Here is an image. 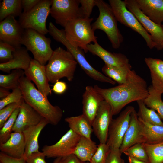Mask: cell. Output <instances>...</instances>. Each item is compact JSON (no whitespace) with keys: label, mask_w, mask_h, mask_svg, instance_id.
<instances>
[{"label":"cell","mask_w":163,"mask_h":163,"mask_svg":"<svg viewBox=\"0 0 163 163\" xmlns=\"http://www.w3.org/2000/svg\"><path fill=\"white\" fill-rule=\"evenodd\" d=\"M94 87L110 105L113 114L119 113L126 105L134 101L144 100L149 91L146 81L133 70H131L125 83L109 88Z\"/></svg>","instance_id":"1"},{"label":"cell","mask_w":163,"mask_h":163,"mask_svg":"<svg viewBox=\"0 0 163 163\" xmlns=\"http://www.w3.org/2000/svg\"><path fill=\"white\" fill-rule=\"evenodd\" d=\"M19 84L25 101L46 119L49 124H58L63 116L61 109L58 106L52 105L47 97L39 91L26 76H24L20 78Z\"/></svg>","instance_id":"2"},{"label":"cell","mask_w":163,"mask_h":163,"mask_svg":"<svg viewBox=\"0 0 163 163\" xmlns=\"http://www.w3.org/2000/svg\"><path fill=\"white\" fill-rule=\"evenodd\" d=\"M78 64L75 59L68 50L59 47L54 51L45 65L49 82L54 83L65 77L72 81L74 78Z\"/></svg>","instance_id":"3"},{"label":"cell","mask_w":163,"mask_h":163,"mask_svg":"<svg viewBox=\"0 0 163 163\" xmlns=\"http://www.w3.org/2000/svg\"><path fill=\"white\" fill-rule=\"evenodd\" d=\"M99 14L96 21L91 24L94 31L99 29L104 32L112 47L119 48L123 40V37L117 27V20L109 4L102 0H95Z\"/></svg>","instance_id":"4"},{"label":"cell","mask_w":163,"mask_h":163,"mask_svg":"<svg viewBox=\"0 0 163 163\" xmlns=\"http://www.w3.org/2000/svg\"><path fill=\"white\" fill-rule=\"evenodd\" d=\"M94 19L80 18L68 23L64 27L67 40L73 46L88 52L87 46L91 42H97L91 23Z\"/></svg>","instance_id":"5"},{"label":"cell","mask_w":163,"mask_h":163,"mask_svg":"<svg viewBox=\"0 0 163 163\" xmlns=\"http://www.w3.org/2000/svg\"><path fill=\"white\" fill-rule=\"evenodd\" d=\"M51 42L50 39L44 35L30 29H24L21 42V45H24L32 53L34 59L44 66L53 52L50 46Z\"/></svg>","instance_id":"6"},{"label":"cell","mask_w":163,"mask_h":163,"mask_svg":"<svg viewBox=\"0 0 163 163\" xmlns=\"http://www.w3.org/2000/svg\"><path fill=\"white\" fill-rule=\"evenodd\" d=\"M52 0H41L33 8L22 12L18 22L24 29H32L45 35L49 33L46 21L50 13Z\"/></svg>","instance_id":"7"},{"label":"cell","mask_w":163,"mask_h":163,"mask_svg":"<svg viewBox=\"0 0 163 163\" xmlns=\"http://www.w3.org/2000/svg\"><path fill=\"white\" fill-rule=\"evenodd\" d=\"M109 2L117 21L140 34L145 40L147 45L152 49L156 44L150 34L145 30L135 16L127 8L124 1L109 0Z\"/></svg>","instance_id":"8"},{"label":"cell","mask_w":163,"mask_h":163,"mask_svg":"<svg viewBox=\"0 0 163 163\" xmlns=\"http://www.w3.org/2000/svg\"><path fill=\"white\" fill-rule=\"evenodd\" d=\"M78 0H52L50 14L56 23L64 27L69 22L82 18Z\"/></svg>","instance_id":"9"},{"label":"cell","mask_w":163,"mask_h":163,"mask_svg":"<svg viewBox=\"0 0 163 163\" xmlns=\"http://www.w3.org/2000/svg\"><path fill=\"white\" fill-rule=\"evenodd\" d=\"M132 106L127 107L110 125L106 144L111 148H120L124 135L129 125L131 115L134 109Z\"/></svg>","instance_id":"10"},{"label":"cell","mask_w":163,"mask_h":163,"mask_svg":"<svg viewBox=\"0 0 163 163\" xmlns=\"http://www.w3.org/2000/svg\"><path fill=\"white\" fill-rule=\"evenodd\" d=\"M127 9L136 18L142 26L152 37L156 44L155 48L161 50L163 48V29L162 25L155 23L141 11L136 0H125Z\"/></svg>","instance_id":"11"},{"label":"cell","mask_w":163,"mask_h":163,"mask_svg":"<svg viewBox=\"0 0 163 163\" xmlns=\"http://www.w3.org/2000/svg\"><path fill=\"white\" fill-rule=\"evenodd\" d=\"M81 136L69 129L55 144L44 146L42 149L46 157L63 158L73 154Z\"/></svg>","instance_id":"12"},{"label":"cell","mask_w":163,"mask_h":163,"mask_svg":"<svg viewBox=\"0 0 163 163\" xmlns=\"http://www.w3.org/2000/svg\"><path fill=\"white\" fill-rule=\"evenodd\" d=\"M113 116L111 108L105 100L102 101L92 124L95 135L100 143H106L110 125Z\"/></svg>","instance_id":"13"},{"label":"cell","mask_w":163,"mask_h":163,"mask_svg":"<svg viewBox=\"0 0 163 163\" xmlns=\"http://www.w3.org/2000/svg\"><path fill=\"white\" fill-rule=\"evenodd\" d=\"M24 30L15 17L9 16L0 22V40L15 48L20 47Z\"/></svg>","instance_id":"14"},{"label":"cell","mask_w":163,"mask_h":163,"mask_svg":"<svg viewBox=\"0 0 163 163\" xmlns=\"http://www.w3.org/2000/svg\"><path fill=\"white\" fill-rule=\"evenodd\" d=\"M24 71L25 75L36 85L37 89L44 96H47L51 93L47 77L45 66L32 59L28 68Z\"/></svg>","instance_id":"15"},{"label":"cell","mask_w":163,"mask_h":163,"mask_svg":"<svg viewBox=\"0 0 163 163\" xmlns=\"http://www.w3.org/2000/svg\"><path fill=\"white\" fill-rule=\"evenodd\" d=\"M104 100L93 86H87L86 87L82 95V114L91 126L100 105Z\"/></svg>","instance_id":"16"},{"label":"cell","mask_w":163,"mask_h":163,"mask_svg":"<svg viewBox=\"0 0 163 163\" xmlns=\"http://www.w3.org/2000/svg\"><path fill=\"white\" fill-rule=\"evenodd\" d=\"M43 118L24 100L20 107L12 131L13 132L22 133L28 127L38 124Z\"/></svg>","instance_id":"17"},{"label":"cell","mask_w":163,"mask_h":163,"mask_svg":"<svg viewBox=\"0 0 163 163\" xmlns=\"http://www.w3.org/2000/svg\"><path fill=\"white\" fill-rule=\"evenodd\" d=\"M49 123L43 118L37 124L30 126L22 132L25 142V150L24 158L25 159L32 154L39 152L38 138L42 129Z\"/></svg>","instance_id":"18"},{"label":"cell","mask_w":163,"mask_h":163,"mask_svg":"<svg viewBox=\"0 0 163 163\" xmlns=\"http://www.w3.org/2000/svg\"><path fill=\"white\" fill-rule=\"evenodd\" d=\"M28 51L26 48L21 46L15 48L11 59L7 62L0 63V70L8 74L14 69L26 70L29 66L32 59Z\"/></svg>","instance_id":"19"},{"label":"cell","mask_w":163,"mask_h":163,"mask_svg":"<svg viewBox=\"0 0 163 163\" xmlns=\"http://www.w3.org/2000/svg\"><path fill=\"white\" fill-rule=\"evenodd\" d=\"M0 150L12 157L24 158L25 150V142L22 133L13 132L5 142L0 144Z\"/></svg>","instance_id":"20"},{"label":"cell","mask_w":163,"mask_h":163,"mask_svg":"<svg viewBox=\"0 0 163 163\" xmlns=\"http://www.w3.org/2000/svg\"><path fill=\"white\" fill-rule=\"evenodd\" d=\"M87 49L88 51L101 59L105 64L121 66L129 63L128 59L125 55L119 53H111L103 48L97 42L89 44Z\"/></svg>","instance_id":"21"},{"label":"cell","mask_w":163,"mask_h":163,"mask_svg":"<svg viewBox=\"0 0 163 163\" xmlns=\"http://www.w3.org/2000/svg\"><path fill=\"white\" fill-rule=\"evenodd\" d=\"M138 118L139 143L155 144L163 142V126L149 124Z\"/></svg>","instance_id":"22"},{"label":"cell","mask_w":163,"mask_h":163,"mask_svg":"<svg viewBox=\"0 0 163 163\" xmlns=\"http://www.w3.org/2000/svg\"><path fill=\"white\" fill-rule=\"evenodd\" d=\"M142 12L157 24L163 22V0H136Z\"/></svg>","instance_id":"23"},{"label":"cell","mask_w":163,"mask_h":163,"mask_svg":"<svg viewBox=\"0 0 163 163\" xmlns=\"http://www.w3.org/2000/svg\"><path fill=\"white\" fill-rule=\"evenodd\" d=\"M145 61L150 72L152 88L163 93V61L151 57L146 58Z\"/></svg>","instance_id":"24"},{"label":"cell","mask_w":163,"mask_h":163,"mask_svg":"<svg viewBox=\"0 0 163 163\" xmlns=\"http://www.w3.org/2000/svg\"><path fill=\"white\" fill-rule=\"evenodd\" d=\"M139 132L138 118L134 109L131 113L129 127L124 135L120 148V151L122 153L132 145L139 143Z\"/></svg>","instance_id":"25"},{"label":"cell","mask_w":163,"mask_h":163,"mask_svg":"<svg viewBox=\"0 0 163 163\" xmlns=\"http://www.w3.org/2000/svg\"><path fill=\"white\" fill-rule=\"evenodd\" d=\"M65 121L68 123L70 129L75 133L80 136L91 139L92 127L83 115L66 117Z\"/></svg>","instance_id":"26"},{"label":"cell","mask_w":163,"mask_h":163,"mask_svg":"<svg viewBox=\"0 0 163 163\" xmlns=\"http://www.w3.org/2000/svg\"><path fill=\"white\" fill-rule=\"evenodd\" d=\"M97 147L91 139L81 136L73 154L83 162H90Z\"/></svg>","instance_id":"27"},{"label":"cell","mask_w":163,"mask_h":163,"mask_svg":"<svg viewBox=\"0 0 163 163\" xmlns=\"http://www.w3.org/2000/svg\"><path fill=\"white\" fill-rule=\"evenodd\" d=\"M131 68L129 63L121 66H112L105 64L102 70L106 76L120 85L126 81Z\"/></svg>","instance_id":"28"},{"label":"cell","mask_w":163,"mask_h":163,"mask_svg":"<svg viewBox=\"0 0 163 163\" xmlns=\"http://www.w3.org/2000/svg\"><path fill=\"white\" fill-rule=\"evenodd\" d=\"M22 9L21 0H3L0 5V22L9 16L19 17Z\"/></svg>","instance_id":"29"},{"label":"cell","mask_w":163,"mask_h":163,"mask_svg":"<svg viewBox=\"0 0 163 163\" xmlns=\"http://www.w3.org/2000/svg\"><path fill=\"white\" fill-rule=\"evenodd\" d=\"M136 101L139 107L137 113L139 118L149 124L163 126V122L155 110L147 108L142 100Z\"/></svg>","instance_id":"30"},{"label":"cell","mask_w":163,"mask_h":163,"mask_svg":"<svg viewBox=\"0 0 163 163\" xmlns=\"http://www.w3.org/2000/svg\"><path fill=\"white\" fill-rule=\"evenodd\" d=\"M25 75L23 70H12L10 73L6 75H0V87L12 90L19 88L20 78Z\"/></svg>","instance_id":"31"},{"label":"cell","mask_w":163,"mask_h":163,"mask_svg":"<svg viewBox=\"0 0 163 163\" xmlns=\"http://www.w3.org/2000/svg\"><path fill=\"white\" fill-rule=\"evenodd\" d=\"M149 94L143 100L146 106L157 112L161 119L163 120V102L161 99L162 94L155 90L151 85L148 88Z\"/></svg>","instance_id":"32"},{"label":"cell","mask_w":163,"mask_h":163,"mask_svg":"<svg viewBox=\"0 0 163 163\" xmlns=\"http://www.w3.org/2000/svg\"><path fill=\"white\" fill-rule=\"evenodd\" d=\"M149 163H163V142L149 144L143 143Z\"/></svg>","instance_id":"33"},{"label":"cell","mask_w":163,"mask_h":163,"mask_svg":"<svg viewBox=\"0 0 163 163\" xmlns=\"http://www.w3.org/2000/svg\"><path fill=\"white\" fill-rule=\"evenodd\" d=\"M20 107L17 108L5 123L0 130V144L6 142L12 133L13 128L20 111Z\"/></svg>","instance_id":"34"},{"label":"cell","mask_w":163,"mask_h":163,"mask_svg":"<svg viewBox=\"0 0 163 163\" xmlns=\"http://www.w3.org/2000/svg\"><path fill=\"white\" fill-rule=\"evenodd\" d=\"M123 153L128 157L149 162L143 143H137L132 145L125 151Z\"/></svg>","instance_id":"35"},{"label":"cell","mask_w":163,"mask_h":163,"mask_svg":"<svg viewBox=\"0 0 163 163\" xmlns=\"http://www.w3.org/2000/svg\"><path fill=\"white\" fill-rule=\"evenodd\" d=\"M110 147L106 143H100L90 163H106Z\"/></svg>","instance_id":"36"},{"label":"cell","mask_w":163,"mask_h":163,"mask_svg":"<svg viewBox=\"0 0 163 163\" xmlns=\"http://www.w3.org/2000/svg\"><path fill=\"white\" fill-rule=\"evenodd\" d=\"M24 99L22 93L19 88L12 90L6 97L0 100V110L7 105L14 103L18 102Z\"/></svg>","instance_id":"37"},{"label":"cell","mask_w":163,"mask_h":163,"mask_svg":"<svg viewBox=\"0 0 163 163\" xmlns=\"http://www.w3.org/2000/svg\"><path fill=\"white\" fill-rule=\"evenodd\" d=\"M24 101V99L19 102L10 104L0 110V129L15 110L20 107Z\"/></svg>","instance_id":"38"},{"label":"cell","mask_w":163,"mask_h":163,"mask_svg":"<svg viewBox=\"0 0 163 163\" xmlns=\"http://www.w3.org/2000/svg\"><path fill=\"white\" fill-rule=\"evenodd\" d=\"M15 48L7 43L0 40V61L1 63L6 62L13 58Z\"/></svg>","instance_id":"39"},{"label":"cell","mask_w":163,"mask_h":163,"mask_svg":"<svg viewBox=\"0 0 163 163\" xmlns=\"http://www.w3.org/2000/svg\"><path fill=\"white\" fill-rule=\"evenodd\" d=\"M82 17L89 18L94 7L96 6L95 0H78Z\"/></svg>","instance_id":"40"},{"label":"cell","mask_w":163,"mask_h":163,"mask_svg":"<svg viewBox=\"0 0 163 163\" xmlns=\"http://www.w3.org/2000/svg\"><path fill=\"white\" fill-rule=\"evenodd\" d=\"M120 148H111L106 163H125Z\"/></svg>","instance_id":"41"},{"label":"cell","mask_w":163,"mask_h":163,"mask_svg":"<svg viewBox=\"0 0 163 163\" xmlns=\"http://www.w3.org/2000/svg\"><path fill=\"white\" fill-rule=\"evenodd\" d=\"M46 157L43 152L34 153L26 159V163H47L45 161Z\"/></svg>","instance_id":"42"},{"label":"cell","mask_w":163,"mask_h":163,"mask_svg":"<svg viewBox=\"0 0 163 163\" xmlns=\"http://www.w3.org/2000/svg\"><path fill=\"white\" fill-rule=\"evenodd\" d=\"M0 163H26L25 159L23 158H15L1 152Z\"/></svg>","instance_id":"43"},{"label":"cell","mask_w":163,"mask_h":163,"mask_svg":"<svg viewBox=\"0 0 163 163\" xmlns=\"http://www.w3.org/2000/svg\"><path fill=\"white\" fill-rule=\"evenodd\" d=\"M67 89L66 83L64 82L59 80L54 83L52 90L56 94H61L65 93Z\"/></svg>","instance_id":"44"},{"label":"cell","mask_w":163,"mask_h":163,"mask_svg":"<svg viewBox=\"0 0 163 163\" xmlns=\"http://www.w3.org/2000/svg\"><path fill=\"white\" fill-rule=\"evenodd\" d=\"M41 0H21L23 12H27L36 6Z\"/></svg>","instance_id":"45"},{"label":"cell","mask_w":163,"mask_h":163,"mask_svg":"<svg viewBox=\"0 0 163 163\" xmlns=\"http://www.w3.org/2000/svg\"><path fill=\"white\" fill-rule=\"evenodd\" d=\"M61 163H83L74 154L62 158Z\"/></svg>","instance_id":"46"},{"label":"cell","mask_w":163,"mask_h":163,"mask_svg":"<svg viewBox=\"0 0 163 163\" xmlns=\"http://www.w3.org/2000/svg\"><path fill=\"white\" fill-rule=\"evenodd\" d=\"M11 92L9 90L0 87V99L4 98L8 96Z\"/></svg>","instance_id":"47"},{"label":"cell","mask_w":163,"mask_h":163,"mask_svg":"<svg viewBox=\"0 0 163 163\" xmlns=\"http://www.w3.org/2000/svg\"><path fill=\"white\" fill-rule=\"evenodd\" d=\"M129 163H149L145 161L136 159L130 157H128Z\"/></svg>","instance_id":"48"},{"label":"cell","mask_w":163,"mask_h":163,"mask_svg":"<svg viewBox=\"0 0 163 163\" xmlns=\"http://www.w3.org/2000/svg\"><path fill=\"white\" fill-rule=\"evenodd\" d=\"M62 158L58 157L56 158L53 163H61Z\"/></svg>","instance_id":"49"},{"label":"cell","mask_w":163,"mask_h":163,"mask_svg":"<svg viewBox=\"0 0 163 163\" xmlns=\"http://www.w3.org/2000/svg\"><path fill=\"white\" fill-rule=\"evenodd\" d=\"M162 27L163 29V24H162ZM162 47H163V43H162Z\"/></svg>","instance_id":"50"},{"label":"cell","mask_w":163,"mask_h":163,"mask_svg":"<svg viewBox=\"0 0 163 163\" xmlns=\"http://www.w3.org/2000/svg\"><path fill=\"white\" fill-rule=\"evenodd\" d=\"M85 163H89V162H87Z\"/></svg>","instance_id":"51"}]
</instances>
